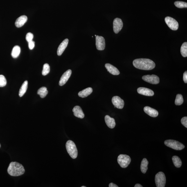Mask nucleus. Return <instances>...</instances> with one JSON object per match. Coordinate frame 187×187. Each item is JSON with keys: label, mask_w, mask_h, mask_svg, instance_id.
Here are the masks:
<instances>
[{"label": "nucleus", "mask_w": 187, "mask_h": 187, "mask_svg": "<svg viewBox=\"0 0 187 187\" xmlns=\"http://www.w3.org/2000/svg\"><path fill=\"white\" fill-rule=\"evenodd\" d=\"M96 46L97 49L99 50H103L105 46V40L102 36L96 35Z\"/></svg>", "instance_id": "10"}, {"label": "nucleus", "mask_w": 187, "mask_h": 187, "mask_svg": "<svg viewBox=\"0 0 187 187\" xmlns=\"http://www.w3.org/2000/svg\"><path fill=\"white\" fill-rule=\"evenodd\" d=\"M105 66L109 72L113 75H119L120 71L116 67L109 64H106Z\"/></svg>", "instance_id": "18"}, {"label": "nucleus", "mask_w": 187, "mask_h": 187, "mask_svg": "<svg viewBox=\"0 0 187 187\" xmlns=\"http://www.w3.org/2000/svg\"><path fill=\"white\" fill-rule=\"evenodd\" d=\"M164 143L166 146L176 150H181L185 148L182 143L175 140H166L165 141Z\"/></svg>", "instance_id": "4"}, {"label": "nucleus", "mask_w": 187, "mask_h": 187, "mask_svg": "<svg viewBox=\"0 0 187 187\" xmlns=\"http://www.w3.org/2000/svg\"><path fill=\"white\" fill-rule=\"evenodd\" d=\"M73 114L75 117L80 118H83L84 115L82 109L80 106H76L73 108Z\"/></svg>", "instance_id": "17"}, {"label": "nucleus", "mask_w": 187, "mask_h": 187, "mask_svg": "<svg viewBox=\"0 0 187 187\" xmlns=\"http://www.w3.org/2000/svg\"><path fill=\"white\" fill-rule=\"evenodd\" d=\"M138 93L139 94L146 96H153L154 93L153 91L150 89L145 87H139L137 89Z\"/></svg>", "instance_id": "13"}, {"label": "nucleus", "mask_w": 187, "mask_h": 187, "mask_svg": "<svg viewBox=\"0 0 187 187\" xmlns=\"http://www.w3.org/2000/svg\"><path fill=\"white\" fill-rule=\"evenodd\" d=\"M93 92V89L91 87L86 88L78 93V96L82 98L87 97Z\"/></svg>", "instance_id": "20"}, {"label": "nucleus", "mask_w": 187, "mask_h": 187, "mask_svg": "<svg viewBox=\"0 0 187 187\" xmlns=\"http://www.w3.org/2000/svg\"><path fill=\"white\" fill-rule=\"evenodd\" d=\"M143 186H141V185H140L139 184H137L135 185V186H134V187H143Z\"/></svg>", "instance_id": "36"}, {"label": "nucleus", "mask_w": 187, "mask_h": 187, "mask_svg": "<svg viewBox=\"0 0 187 187\" xmlns=\"http://www.w3.org/2000/svg\"><path fill=\"white\" fill-rule=\"evenodd\" d=\"M28 87V81H25L23 82L22 85L20 89L19 92V95L20 97H22L23 95L26 93L27 89Z\"/></svg>", "instance_id": "21"}, {"label": "nucleus", "mask_w": 187, "mask_h": 187, "mask_svg": "<svg viewBox=\"0 0 187 187\" xmlns=\"http://www.w3.org/2000/svg\"><path fill=\"white\" fill-rule=\"evenodd\" d=\"M123 26V23L121 19L116 18L114 19L113 22V28L115 33H118L121 30Z\"/></svg>", "instance_id": "9"}, {"label": "nucleus", "mask_w": 187, "mask_h": 187, "mask_svg": "<svg viewBox=\"0 0 187 187\" xmlns=\"http://www.w3.org/2000/svg\"><path fill=\"white\" fill-rule=\"evenodd\" d=\"M69 40L68 39H65L62 41L58 47L57 50V55L59 56L62 55L68 46Z\"/></svg>", "instance_id": "14"}, {"label": "nucleus", "mask_w": 187, "mask_h": 187, "mask_svg": "<svg viewBox=\"0 0 187 187\" xmlns=\"http://www.w3.org/2000/svg\"><path fill=\"white\" fill-rule=\"evenodd\" d=\"M105 123L109 128H114L116 125V122L114 118L110 117L108 115L105 117Z\"/></svg>", "instance_id": "19"}, {"label": "nucleus", "mask_w": 187, "mask_h": 187, "mask_svg": "<svg viewBox=\"0 0 187 187\" xmlns=\"http://www.w3.org/2000/svg\"><path fill=\"white\" fill-rule=\"evenodd\" d=\"M131 161L130 156L126 154H121L118 156V162L120 166L123 168H127Z\"/></svg>", "instance_id": "5"}, {"label": "nucleus", "mask_w": 187, "mask_h": 187, "mask_svg": "<svg viewBox=\"0 0 187 187\" xmlns=\"http://www.w3.org/2000/svg\"><path fill=\"white\" fill-rule=\"evenodd\" d=\"M174 5L177 8H187V3L184 1H176L174 3Z\"/></svg>", "instance_id": "28"}, {"label": "nucleus", "mask_w": 187, "mask_h": 187, "mask_svg": "<svg viewBox=\"0 0 187 187\" xmlns=\"http://www.w3.org/2000/svg\"><path fill=\"white\" fill-rule=\"evenodd\" d=\"M21 53V48L18 46H14L11 53L12 56L14 58H17L19 56Z\"/></svg>", "instance_id": "22"}, {"label": "nucleus", "mask_w": 187, "mask_h": 187, "mask_svg": "<svg viewBox=\"0 0 187 187\" xmlns=\"http://www.w3.org/2000/svg\"><path fill=\"white\" fill-rule=\"evenodd\" d=\"M1 144H0V148H1Z\"/></svg>", "instance_id": "38"}, {"label": "nucleus", "mask_w": 187, "mask_h": 187, "mask_svg": "<svg viewBox=\"0 0 187 187\" xmlns=\"http://www.w3.org/2000/svg\"><path fill=\"white\" fill-rule=\"evenodd\" d=\"M112 101L115 107H116L119 109L123 108L124 105H125V102H124V100L119 96H115L113 97L112 98Z\"/></svg>", "instance_id": "11"}, {"label": "nucleus", "mask_w": 187, "mask_h": 187, "mask_svg": "<svg viewBox=\"0 0 187 187\" xmlns=\"http://www.w3.org/2000/svg\"><path fill=\"white\" fill-rule=\"evenodd\" d=\"M181 53L182 56L184 57H187V43H183L181 48Z\"/></svg>", "instance_id": "26"}, {"label": "nucleus", "mask_w": 187, "mask_h": 187, "mask_svg": "<svg viewBox=\"0 0 187 187\" xmlns=\"http://www.w3.org/2000/svg\"><path fill=\"white\" fill-rule=\"evenodd\" d=\"M81 187H86L85 186H82Z\"/></svg>", "instance_id": "37"}, {"label": "nucleus", "mask_w": 187, "mask_h": 187, "mask_svg": "<svg viewBox=\"0 0 187 187\" xmlns=\"http://www.w3.org/2000/svg\"><path fill=\"white\" fill-rule=\"evenodd\" d=\"M183 80L185 83H187V71H186L183 74Z\"/></svg>", "instance_id": "34"}, {"label": "nucleus", "mask_w": 187, "mask_h": 187, "mask_svg": "<svg viewBox=\"0 0 187 187\" xmlns=\"http://www.w3.org/2000/svg\"><path fill=\"white\" fill-rule=\"evenodd\" d=\"M148 161L146 159H144L142 161L140 166L141 171L143 173L145 174L148 170Z\"/></svg>", "instance_id": "23"}, {"label": "nucleus", "mask_w": 187, "mask_h": 187, "mask_svg": "<svg viewBox=\"0 0 187 187\" xmlns=\"http://www.w3.org/2000/svg\"><path fill=\"white\" fill-rule=\"evenodd\" d=\"M8 173L12 177H18L23 175L25 172L23 165L17 162L10 163L8 169Z\"/></svg>", "instance_id": "2"}, {"label": "nucleus", "mask_w": 187, "mask_h": 187, "mask_svg": "<svg viewBox=\"0 0 187 187\" xmlns=\"http://www.w3.org/2000/svg\"><path fill=\"white\" fill-rule=\"evenodd\" d=\"M109 187H118V186H117L116 185L114 184V183H111L109 185Z\"/></svg>", "instance_id": "35"}, {"label": "nucleus", "mask_w": 187, "mask_h": 187, "mask_svg": "<svg viewBox=\"0 0 187 187\" xmlns=\"http://www.w3.org/2000/svg\"><path fill=\"white\" fill-rule=\"evenodd\" d=\"M33 34L30 33H28L27 34L26 37V39L27 41H28V42H29L30 41H32V39H33Z\"/></svg>", "instance_id": "31"}, {"label": "nucleus", "mask_w": 187, "mask_h": 187, "mask_svg": "<svg viewBox=\"0 0 187 187\" xmlns=\"http://www.w3.org/2000/svg\"><path fill=\"white\" fill-rule=\"evenodd\" d=\"M142 79L145 81L152 84H157L159 82V77L154 75H144Z\"/></svg>", "instance_id": "8"}, {"label": "nucleus", "mask_w": 187, "mask_h": 187, "mask_svg": "<svg viewBox=\"0 0 187 187\" xmlns=\"http://www.w3.org/2000/svg\"><path fill=\"white\" fill-rule=\"evenodd\" d=\"M172 162L174 164L177 168H180L182 165V162L180 158L177 156H174L172 157Z\"/></svg>", "instance_id": "25"}, {"label": "nucleus", "mask_w": 187, "mask_h": 187, "mask_svg": "<svg viewBox=\"0 0 187 187\" xmlns=\"http://www.w3.org/2000/svg\"><path fill=\"white\" fill-rule=\"evenodd\" d=\"M181 122L182 125L186 127V128L187 127V117H184L181 118Z\"/></svg>", "instance_id": "32"}, {"label": "nucleus", "mask_w": 187, "mask_h": 187, "mask_svg": "<svg viewBox=\"0 0 187 187\" xmlns=\"http://www.w3.org/2000/svg\"><path fill=\"white\" fill-rule=\"evenodd\" d=\"M95 37L96 36V35H95Z\"/></svg>", "instance_id": "39"}, {"label": "nucleus", "mask_w": 187, "mask_h": 187, "mask_svg": "<svg viewBox=\"0 0 187 187\" xmlns=\"http://www.w3.org/2000/svg\"><path fill=\"white\" fill-rule=\"evenodd\" d=\"M66 146L68 154L73 159H76L78 156V151L74 142L71 140H68L66 142Z\"/></svg>", "instance_id": "3"}, {"label": "nucleus", "mask_w": 187, "mask_h": 187, "mask_svg": "<svg viewBox=\"0 0 187 187\" xmlns=\"http://www.w3.org/2000/svg\"><path fill=\"white\" fill-rule=\"evenodd\" d=\"M165 22L171 29L176 30L179 28V23L175 19L169 17H166L165 19Z\"/></svg>", "instance_id": "7"}, {"label": "nucleus", "mask_w": 187, "mask_h": 187, "mask_svg": "<svg viewBox=\"0 0 187 187\" xmlns=\"http://www.w3.org/2000/svg\"><path fill=\"white\" fill-rule=\"evenodd\" d=\"M48 91L46 87H43L39 89L37 91V94L39 95L41 98H44L48 94Z\"/></svg>", "instance_id": "24"}, {"label": "nucleus", "mask_w": 187, "mask_h": 187, "mask_svg": "<svg viewBox=\"0 0 187 187\" xmlns=\"http://www.w3.org/2000/svg\"><path fill=\"white\" fill-rule=\"evenodd\" d=\"M28 45L29 48L30 50H32L35 47V42L34 41H32L28 42Z\"/></svg>", "instance_id": "33"}, {"label": "nucleus", "mask_w": 187, "mask_h": 187, "mask_svg": "<svg viewBox=\"0 0 187 187\" xmlns=\"http://www.w3.org/2000/svg\"><path fill=\"white\" fill-rule=\"evenodd\" d=\"M7 84V81L4 75H0V87H4Z\"/></svg>", "instance_id": "30"}, {"label": "nucleus", "mask_w": 187, "mask_h": 187, "mask_svg": "<svg viewBox=\"0 0 187 187\" xmlns=\"http://www.w3.org/2000/svg\"><path fill=\"white\" fill-rule=\"evenodd\" d=\"M50 71V67L48 64H44L43 66V71H42V74L44 75H48Z\"/></svg>", "instance_id": "29"}, {"label": "nucleus", "mask_w": 187, "mask_h": 187, "mask_svg": "<svg viewBox=\"0 0 187 187\" xmlns=\"http://www.w3.org/2000/svg\"><path fill=\"white\" fill-rule=\"evenodd\" d=\"M133 64L137 69L146 71L153 69L156 66L153 61L145 58L136 59L133 61Z\"/></svg>", "instance_id": "1"}, {"label": "nucleus", "mask_w": 187, "mask_h": 187, "mask_svg": "<svg viewBox=\"0 0 187 187\" xmlns=\"http://www.w3.org/2000/svg\"><path fill=\"white\" fill-rule=\"evenodd\" d=\"M144 111L149 116L152 117H156L159 115V112L157 110L150 107H145L144 108Z\"/></svg>", "instance_id": "15"}, {"label": "nucleus", "mask_w": 187, "mask_h": 187, "mask_svg": "<svg viewBox=\"0 0 187 187\" xmlns=\"http://www.w3.org/2000/svg\"><path fill=\"white\" fill-rule=\"evenodd\" d=\"M72 71L71 69L67 70L62 75L59 82V85L62 86L64 85L71 77Z\"/></svg>", "instance_id": "12"}, {"label": "nucleus", "mask_w": 187, "mask_h": 187, "mask_svg": "<svg viewBox=\"0 0 187 187\" xmlns=\"http://www.w3.org/2000/svg\"><path fill=\"white\" fill-rule=\"evenodd\" d=\"M183 102H184V100H183L182 95L180 94H177L175 100V105H180L183 103Z\"/></svg>", "instance_id": "27"}, {"label": "nucleus", "mask_w": 187, "mask_h": 187, "mask_svg": "<svg viewBox=\"0 0 187 187\" xmlns=\"http://www.w3.org/2000/svg\"><path fill=\"white\" fill-rule=\"evenodd\" d=\"M155 182L157 187H164L166 184V178L165 174L162 172H159L156 174Z\"/></svg>", "instance_id": "6"}, {"label": "nucleus", "mask_w": 187, "mask_h": 187, "mask_svg": "<svg viewBox=\"0 0 187 187\" xmlns=\"http://www.w3.org/2000/svg\"><path fill=\"white\" fill-rule=\"evenodd\" d=\"M28 20V17L26 15H22L18 18L16 20L15 25L17 28H21L25 24Z\"/></svg>", "instance_id": "16"}]
</instances>
